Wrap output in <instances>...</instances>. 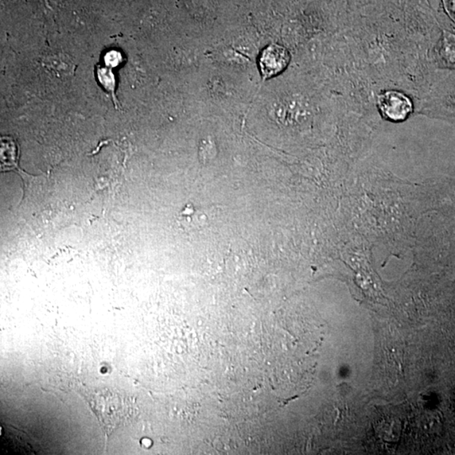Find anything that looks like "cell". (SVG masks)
<instances>
[{
    "label": "cell",
    "mask_w": 455,
    "mask_h": 455,
    "mask_svg": "<svg viewBox=\"0 0 455 455\" xmlns=\"http://www.w3.org/2000/svg\"><path fill=\"white\" fill-rule=\"evenodd\" d=\"M80 393L98 419L107 440L115 430L133 418V402L120 393L107 389Z\"/></svg>",
    "instance_id": "6da1fadb"
},
{
    "label": "cell",
    "mask_w": 455,
    "mask_h": 455,
    "mask_svg": "<svg viewBox=\"0 0 455 455\" xmlns=\"http://www.w3.org/2000/svg\"><path fill=\"white\" fill-rule=\"evenodd\" d=\"M378 107L384 118L402 122L413 110L409 97L399 91H386L379 96Z\"/></svg>",
    "instance_id": "7a4b0ae2"
},
{
    "label": "cell",
    "mask_w": 455,
    "mask_h": 455,
    "mask_svg": "<svg viewBox=\"0 0 455 455\" xmlns=\"http://www.w3.org/2000/svg\"><path fill=\"white\" fill-rule=\"evenodd\" d=\"M441 55L447 63L455 65V37L449 35L443 40Z\"/></svg>",
    "instance_id": "5b68a950"
},
{
    "label": "cell",
    "mask_w": 455,
    "mask_h": 455,
    "mask_svg": "<svg viewBox=\"0 0 455 455\" xmlns=\"http://www.w3.org/2000/svg\"><path fill=\"white\" fill-rule=\"evenodd\" d=\"M69 62L71 61H70L69 57H51L50 63L58 64V66H53V67H51L50 69L55 70L57 73H63L64 75H71V71L73 70V64H65L69 63Z\"/></svg>",
    "instance_id": "8992f818"
},
{
    "label": "cell",
    "mask_w": 455,
    "mask_h": 455,
    "mask_svg": "<svg viewBox=\"0 0 455 455\" xmlns=\"http://www.w3.org/2000/svg\"><path fill=\"white\" fill-rule=\"evenodd\" d=\"M210 208L194 207L188 205L179 215V222L182 227L189 229H199L207 226L209 220Z\"/></svg>",
    "instance_id": "277c9868"
},
{
    "label": "cell",
    "mask_w": 455,
    "mask_h": 455,
    "mask_svg": "<svg viewBox=\"0 0 455 455\" xmlns=\"http://www.w3.org/2000/svg\"><path fill=\"white\" fill-rule=\"evenodd\" d=\"M448 10L450 11L453 17H455V0H449Z\"/></svg>",
    "instance_id": "52a82bcc"
},
{
    "label": "cell",
    "mask_w": 455,
    "mask_h": 455,
    "mask_svg": "<svg viewBox=\"0 0 455 455\" xmlns=\"http://www.w3.org/2000/svg\"><path fill=\"white\" fill-rule=\"evenodd\" d=\"M289 60V53L285 48L277 44L268 46L260 54V71L265 79L278 75L285 70Z\"/></svg>",
    "instance_id": "3957f363"
}]
</instances>
